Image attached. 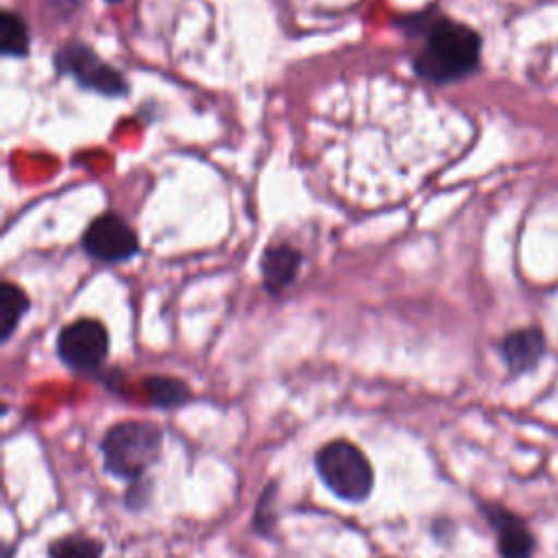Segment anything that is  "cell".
I'll list each match as a JSON object with an SVG mask.
<instances>
[{
	"mask_svg": "<svg viewBox=\"0 0 558 558\" xmlns=\"http://www.w3.org/2000/svg\"><path fill=\"white\" fill-rule=\"evenodd\" d=\"M401 28L425 35V44L412 61V68L421 78L445 85L475 72L482 39L471 26L451 17L421 13L405 17Z\"/></svg>",
	"mask_w": 558,
	"mask_h": 558,
	"instance_id": "6da1fadb",
	"label": "cell"
},
{
	"mask_svg": "<svg viewBox=\"0 0 558 558\" xmlns=\"http://www.w3.org/2000/svg\"><path fill=\"white\" fill-rule=\"evenodd\" d=\"M163 451V429L155 421L122 418L109 425L100 438L102 469L126 484L146 477Z\"/></svg>",
	"mask_w": 558,
	"mask_h": 558,
	"instance_id": "7a4b0ae2",
	"label": "cell"
},
{
	"mask_svg": "<svg viewBox=\"0 0 558 558\" xmlns=\"http://www.w3.org/2000/svg\"><path fill=\"white\" fill-rule=\"evenodd\" d=\"M314 469L323 486L340 501L362 504L375 486L368 456L347 438H333L314 453Z\"/></svg>",
	"mask_w": 558,
	"mask_h": 558,
	"instance_id": "3957f363",
	"label": "cell"
},
{
	"mask_svg": "<svg viewBox=\"0 0 558 558\" xmlns=\"http://www.w3.org/2000/svg\"><path fill=\"white\" fill-rule=\"evenodd\" d=\"M109 331L98 318H76L63 325L57 336L59 360L81 375L100 371L109 357Z\"/></svg>",
	"mask_w": 558,
	"mask_h": 558,
	"instance_id": "277c9868",
	"label": "cell"
},
{
	"mask_svg": "<svg viewBox=\"0 0 558 558\" xmlns=\"http://www.w3.org/2000/svg\"><path fill=\"white\" fill-rule=\"evenodd\" d=\"M52 61L59 74H70L78 85L100 96L120 98L129 92L126 78L113 65L105 63L87 44L65 41L57 48Z\"/></svg>",
	"mask_w": 558,
	"mask_h": 558,
	"instance_id": "5b68a950",
	"label": "cell"
},
{
	"mask_svg": "<svg viewBox=\"0 0 558 558\" xmlns=\"http://www.w3.org/2000/svg\"><path fill=\"white\" fill-rule=\"evenodd\" d=\"M83 248L89 257L107 264L129 262L140 251L133 227L116 211L98 214L83 233Z\"/></svg>",
	"mask_w": 558,
	"mask_h": 558,
	"instance_id": "8992f818",
	"label": "cell"
},
{
	"mask_svg": "<svg viewBox=\"0 0 558 558\" xmlns=\"http://www.w3.org/2000/svg\"><path fill=\"white\" fill-rule=\"evenodd\" d=\"M480 512L495 532L501 558H532L536 541L527 523L512 510L495 501H480Z\"/></svg>",
	"mask_w": 558,
	"mask_h": 558,
	"instance_id": "52a82bcc",
	"label": "cell"
},
{
	"mask_svg": "<svg viewBox=\"0 0 558 558\" xmlns=\"http://www.w3.org/2000/svg\"><path fill=\"white\" fill-rule=\"evenodd\" d=\"M547 351L545 336L538 327H523L506 333L499 342V353L512 375L530 373L538 366Z\"/></svg>",
	"mask_w": 558,
	"mask_h": 558,
	"instance_id": "ba28073f",
	"label": "cell"
},
{
	"mask_svg": "<svg viewBox=\"0 0 558 558\" xmlns=\"http://www.w3.org/2000/svg\"><path fill=\"white\" fill-rule=\"evenodd\" d=\"M301 253L286 244V242H277V244H270L266 246L264 255H262V281H264V288L270 292V294H279L281 290H286L294 279H296V272L301 268Z\"/></svg>",
	"mask_w": 558,
	"mask_h": 558,
	"instance_id": "9c48e42d",
	"label": "cell"
},
{
	"mask_svg": "<svg viewBox=\"0 0 558 558\" xmlns=\"http://www.w3.org/2000/svg\"><path fill=\"white\" fill-rule=\"evenodd\" d=\"M146 401L157 410H177L192 401V388L174 375H146L142 379Z\"/></svg>",
	"mask_w": 558,
	"mask_h": 558,
	"instance_id": "30bf717a",
	"label": "cell"
},
{
	"mask_svg": "<svg viewBox=\"0 0 558 558\" xmlns=\"http://www.w3.org/2000/svg\"><path fill=\"white\" fill-rule=\"evenodd\" d=\"M31 310L28 294L11 283L2 281L0 286V340L9 342V338L17 331L24 314Z\"/></svg>",
	"mask_w": 558,
	"mask_h": 558,
	"instance_id": "8fae6325",
	"label": "cell"
},
{
	"mask_svg": "<svg viewBox=\"0 0 558 558\" xmlns=\"http://www.w3.org/2000/svg\"><path fill=\"white\" fill-rule=\"evenodd\" d=\"M105 545L100 538L85 532H70L48 543V558H102Z\"/></svg>",
	"mask_w": 558,
	"mask_h": 558,
	"instance_id": "7c38bea8",
	"label": "cell"
},
{
	"mask_svg": "<svg viewBox=\"0 0 558 558\" xmlns=\"http://www.w3.org/2000/svg\"><path fill=\"white\" fill-rule=\"evenodd\" d=\"M0 50L4 57H26L31 50V33L24 17L9 9L0 15Z\"/></svg>",
	"mask_w": 558,
	"mask_h": 558,
	"instance_id": "4fadbf2b",
	"label": "cell"
},
{
	"mask_svg": "<svg viewBox=\"0 0 558 558\" xmlns=\"http://www.w3.org/2000/svg\"><path fill=\"white\" fill-rule=\"evenodd\" d=\"M275 499H277V482L270 480L262 488V493H259V497L255 501L253 517H251V527L262 538H275V527H277Z\"/></svg>",
	"mask_w": 558,
	"mask_h": 558,
	"instance_id": "5bb4252c",
	"label": "cell"
},
{
	"mask_svg": "<svg viewBox=\"0 0 558 558\" xmlns=\"http://www.w3.org/2000/svg\"><path fill=\"white\" fill-rule=\"evenodd\" d=\"M150 499H153V480L148 475L137 480V482L126 484V490H124V506H126V510L140 512V510L148 508Z\"/></svg>",
	"mask_w": 558,
	"mask_h": 558,
	"instance_id": "9a60e30c",
	"label": "cell"
},
{
	"mask_svg": "<svg viewBox=\"0 0 558 558\" xmlns=\"http://www.w3.org/2000/svg\"><path fill=\"white\" fill-rule=\"evenodd\" d=\"M13 554V545L11 543H4V551H2V558H11Z\"/></svg>",
	"mask_w": 558,
	"mask_h": 558,
	"instance_id": "2e32d148",
	"label": "cell"
},
{
	"mask_svg": "<svg viewBox=\"0 0 558 558\" xmlns=\"http://www.w3.org/2000/svg\"><path fill=\"white\" fill-rule=\"evenodd\" d=\"M107 2H122V0H107Z\"/></svg>",
	"mask_w": 558,
	"mask_h": 558,
	"instance_id": "e0dca14e",
	"label": "cell"
}]
</instances>
